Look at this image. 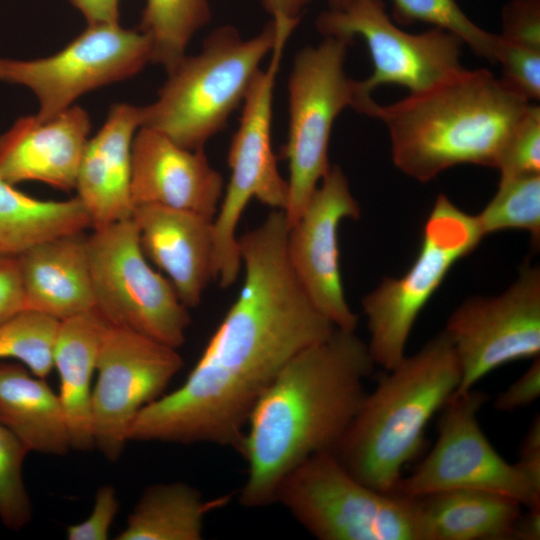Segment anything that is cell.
<instances>
[{
  "label": "cell",
  "mask_w": 540,
  "mask_h": 540,
  "mask_svg": "<svg viewBox=\"0 0 540 540\" xmlns=\"http://www.w3.org/2000/svg\"><path fill=\"white\" fill-rule=\"evenodd\" d=\"M288 223L273 209L238 238L241 291L184 383L144 406L129 441L209 443L239 451L249 416L281 368L328 338L334 324L312 303L287 257Z\"/></svg>",
  "instance_id": "cell-1"
},
{
  "label": "cell",
  "mask_w": 540,
  "mask_h": 540,
  "mask_svg": "<svg viewBox=\"0 0 540 540\" xmlns=\"http://www.w3.org/2000/svg\"><path fill=\"white\" fill-rule=\"evenodd\" d=\"M374 366L354 331L335 328L281 368L256 402L239 448L247 463L242 505L275 503L294 469L334 449L365 398Z\"/></svg>",
  "instance_id": "cell-2"
},
{
  "label": "cell",
  "mask_w": 540,
  "mask_h": 540,
  "mask_svg": "<svg viewBox=\"0 0 540 540\" xmlns=\"http://www.w3.org/2000/svg\"><path fill=\"white\" fill-rule=\"evenodd\" d=\"M530 102L486 69H462L371 117L388 130L394 165L420 182L459 164L496 168L501 149Z\"/></svg>",
  "instance_id": "cell-3"
},
{
  "label": "cell",
  "mask_w": 540,
  "mask_h": 540,
  "mask_svg": "<svg viewBox=\"0 0 540 540\" xmlns=\"http://www.w3.org/2000/svg\"><path fill=\"white\" fill-rule=\"evenodd\" d=\"M387 372L331 452L359 481L394 493L403 468L422 449L429 421L457 391L461 370L441 331Z\"/></svg>",
  "instance_id": "cell-4"
},
{
  "label": "cell",
  "mask_w": 540,
  "mask_h": 540,
  "mask_svg": "<svg viewBox=\"0 0 540 540\" xmlns=\"http://www.w3.org/2000/svg\"><path fill=\"white\" fill-rule=\"evenodd\" d=\"M279 29V18H271L250 38H243L232 25L214 29L200 52L186 54L166 72L156 99L141 106V127L158 131L184 148L204 149L243 104Z\"/></svg>",
  "instance_id": "cell-5"
},
{
  "label": "cell",
  "mask_w": 540,
  "mask_h": 540,
  "mask_svg": "<svg viewBox=\"0 0 540 540\" xmlns=\"http://www.w3.org/2000/svg\"><path fill=\"white\" fill-rule=\"evenodd\" d=\"M275 503L320 540H422L414 497L367 486L332 452L315 454L294 469Z\"/></svg>",
  "instance_id": "cell-6"
},
{
  "label": "cell",
  "mask_w": 540,
  "mask_h": 540,
  "mask_svg": "<svg viewBox=\"0 0 540 540\" xmlns=\"http://www.w3.org/2000/svg\"><path fill=\"white\" fill-rule=\"evenodd\" d=\"M298 22L281 20L270 62L261 69L242 104L239 126L228 150L230 179L213 220V279L222 288L236 281L242 262L237 226L252 199L284 210L288 184L272 147L273 95L283 51Z\"/></svg>",
  "instance_id": "cell-7"
},
{
  "label": "cell",
  "mask_w": 540,
  "mask_h": 540,
  "mask_svg": "<svg viewBox=\"0 0 540 540\" xmlns=\"http://www.w3.org/2000/svg\"><path fill=\"white\" fill-rule=\"evenodd\" d=\"M351 43L323 37L320 43L300 49L293 59L287 82L288 133L282 150L289 168L283 210L289 228L331 167L328 148L336 118L345 108H356V80L345 70Z\"/></svg>",
  "instance_id": "cell-8"
},
{
  "label": "cell",
  "mask_w": 540,
  "mask_h": 540,
  "mask_svg": "<svg viewBox=\"0 0 540 540\" xmlns=\"http://www.w3.org/2000/svg\"><path fill=\"white\" fill-rule=\"evenodd\" d=\"M475 216L438 195L424 223L417 257L404 275L386 277L362 299L375 363L386 371L405 356L413 325L453 265L480 243Z\"/></svg>",
  "instance_id": "cell-9"
},
{
  "label": "cell",
  "mask_w": 540,
  "mask_h": 540,
  "mask_svg": "<svg viewBox=\"0 0 540 540\" xmlns=\"http://www.w3.org/2000/svg\"><path fill=\"white\" fill-rule=\"evenodd\" d=\"M96 311L113 327L178 349L191 322L167 277L144 255L134 221L93 229L87 237Z\"/></svg>",
  "instance_id": "cell-10"
},
{
  "label": "cell",
  "mask_w": 540,
  "mask_h": 540,
  "mask_svg": "<svg viewBox=\"0 0 540 540\" xmlns=\"http://www.w3.org/2000/svg\"><path fill=\"white\" fill-rule=\"evenodd\" d=\"M315 25L323 37L364 39L373 72L355 82V111L367 116L376 103L372 92L381 85H400L414 94L464 69L460 61L464 43L459 37L435 27L419 34L405 32L393 23L382 0H355L341 10L328 9L318 15Z\"/></svg>",
  "instance_id": "cell-11"
},
{
  "label": "cell",
  "mask_w": 540,
  "mask_h": 540,
  "mask_svg": "<svg viewBox=\"0 0 540 540\" xmlns=\"http://www.w3.org/2000/svg\"><path fill=\"white\" fill-rule=\"evenodd\" d=\"M486 394L471 389L454 394L443 407L436 442L426 457L398 481L394 493L418 497L472 489L500 494L526 508L540 507V486L507 462L483 433L477 414Z\"/></svg>",
  "instance_id": "cell-12"
},
{
  "label": "cell",
  "mask_w": 540,
  "mask_h": 540,
  "mask_svg": "<svg viewBox=\"0 0 540 540\" xmlns=\"http://www.w3.org/2000/svg\"><path fill=\"white\" fill-rule=\"evenodd\" d=\"M149 39L138 28L88 25L60 51L44 58L0 57V81L29 88L41 120L50 119L97 88L131 78L151 62Z\"/></svg>",
  "instance_id": "cell-13"
},
{
  "label": "cell",
  "mask_w": 540,
  "mask_h": 540,
  "mask_svg": "<svg viewBox=\"0 0 540 540\" xmlns=\"http://www.w3.org/2000/svg\"><path fill=\"white\" fill-rule=\"evenodd\" d=\"M182 367L177 349L109 325L98 353L91 396L94 445L108 460L121 456L137 414L164 394Z\"/></svg>",
  "instance_id": "cell-14"
},
{
  "label": "cell",
  "mask_w": 540,
  "mask_h": 540,
  "mask_svg": "<svg viewBox=\"0 0 540 540\" xmlns=\"http://www.w3.org/2000/svg\"><path fill=\"white\" fill-rule=\"evenodd\" d=\"M461 370L462 394L498 367L540 354V270L528 265L496 297H473L449 316L443 330Z\"/></svg>",
  "instance_id": "cell-15"
},
{
  "label": "cell",
  "mask_w": 540,
  "mask_h": 540,
  "mask_svg": "<svg viewBox=\"0 0 540 540\" xmlns=\"http://www.w3.org/2000/svg\"><path fill=\"white\" fill-rule=\"evenodd\" d=\"M360 214L346 175L333 165L288 229L286 242L289 264L312 303L336 328L347 331L355 330L358 318L345 298L338 228L345 218Z\"/></svg>",
  "instance_id": "cell-16"
},
{
  "label": "cell",
  "mask_w": 540,
  "mask_h": 540,
  "mask_svg": "<svg viewBox=\"0 0 540 540\" xmlns=\"http://www.w3.org/2000/svg\"><path fill=\"white\" fill-rule=\"evenodd\" d=\"M224 190L223 177L204 149L184 148L150 128L137 130L132 143L133 209L153 204L214 220Z\"/></svg>",
  "instance_id": "cell-17"
},
{
  "label": "cell",
  "mask_w": 540,
  "mask_h": 540,
  "mask_svg": "<svg viewBox=\"0 0 540 540\" xmlns=\"http://www.w3.org/2000/svg\"><path fill=\"white\" fill-rule=\"evenodd\" d=\"M90 129L88 113L75 105L47 120L36 115L18 118L0 135V180L75 189Z\"/></svg>",
  "instance_id": "cell-18"
},
{
  "label": "cell",
  "mask_w": 540,
  "mask_h": 540,
  "mask_svg": "<svg viewBox=\"0 0 540 540\" xmlns=\"http://www.w3.org/2000/svg\"><path fill=\"white\" fill-rule=\"evenodd\" d=\"M141 249L175 288L181 302L196 307L213 279V220L160 205L133 209Z\"/></svg>",
  "instance_id": "cell-19"
},
{
  "label": "cell",
  "mask_w": 540,
  "mask_h": 540,
  "mask_svg": "<svg viewBox=\"0 0 540 540\" xmlns=\"http://www.w3.org/2000/svg\"><path fill=\"white\" fill-rule=\"evenodd\" d=\"M141 124L140 106L114 104L86 143L75 190L93 229L131 218L132 143Z\"/></svg>",
  "instance_id": "cell-20"
},
{
  "label": "cell",
  "mask_w": 540,
  "mask_h": 540,
  "mask_svg": "<svg viewBox=\"0 0 540 540\" xmlns=\"http://www.w3.org/2000/svg\"><path fill=\"white\" fill-rule=\"evenodd\" d=\"M17 257L26 309L59 321L96 309L83 233L43 243Z\"/></svg>",
  "instance_id": "cell-21"
},
{
  "label": "cell",
  "mask_w": 540,
  "mask_h": 540,
  "mask_svg": "<svg viewBox=\"0 0 540 540\" xmlns=\"http://www.w3.org/2000/svg\"><path fill=\"white\" fill-rule=\"evenodd\" d=\"M108 323L96 311L59 322L53 362L60 378L59 398L63 407L71 448L87 451L95 447L91 396L92 377Z\"/></svg>",
  "instance_id": "cell-22"
},
{
  "label": "cell",
  "mask_w": 540,
  "mask_h": 540,
  "mask_svg": "<svg viewBox=\"0 0 540 540\" xmlns=\"http://www.w3.org/2000/svg\"><path fill=\"white\" fill-rule=\"evenodd\" d=\"M414 498L422 540H513L524 507L512 498L472 489Z\"/></svg>",
  "instance_id": "cell-23"
},
{
  "label": "cell",
  "mask_w": 540,
  "mask_h": 540,
  "mask_svg": "<svg viewBox=\"0 0 540 540\" xmlns=\"http://www.w3.org/2000/svg\"><path fill=\"white\" fill-rule=\"evenodd\" d=\"M0 423L29 452L62 456L71 448L59 395L24 365L0 362Z\"/></svg>",
  "instance_id": "cell-24"
},
{
  "label": "cell",
  "mask_w": 540,
  "mask_h": 540,
  "mask_svg": "<svg viewBox=\"0 0 540 540\" xmlns=\"http://www.w3.org/2000/svg\"><path fill=\"white\" fill-rule=\"evenodd\" d=\"M91 227L80 199L40 200L0 180V255L19 256L43 243Z\"/></svg>",
  "instance_id": "cell-25"
},
{
  "label": "cell",
  "mask_w": 540,
  "mask_h": 540,
  "mask_svg": "<svg viewBox=\"0 0 540 540\" xmlns=\"http://www.w3.org/2000/svg\"><path fill=\"white\" fill-rule=\"evenodd\" d=\"M229 495L204 499L184 482L145 489L117 540H199L206 515L226 505Z\"/></svg>",
  "instance_id": "cell-26"
},
{
  "label": "cell",
  "mask_w": 540,
  "mask_h": 540,
  "mask_svg": "<svg viewBox=\"0 0 540 540\" xmlns=\"http://www.w3.org/2000/svg\"><path fill=\"white\" fill-rule=\"evenodd\" d=\"M211 20L209 0H146L138 29L151 44V62L165 71L185 55L194 35Z\"/></svg>",
  "instance_id": "cell-27"
},
{
  "label": "cell",
  "mask_w": 540,
  "mask_h": 540,
  "mask_svg": "<svg viewBox=\"0 0 540 540\" xmlns=\"http://www.w3.org/2000/svg\"><path fill=\"white\" fill-rule=\"evenodd\" d=\"M483 237L507 229H522L540 239V174L500 177L498 190L475 216Z\"/></svg>",
  "instance_id": "cell-28"
},
{
  "label": "cell",
  "mask_w": 540,
  "mask_h": 540,
  "mask_svg": "<svg viewBox=\"0 0 540 540\" xmlns=\"http://www.w3.org/2000/svg\"><path fill=\"white\" fill-rule=\"evenodd\" d=\"M59 320L24 309L0 323V360L20 361L33 375L45 378L52 368Z\"/></svg>",
  "instance_id": "cell-29"
},
{
  "label": "cell",
  "mask_w": 540,
  "mask_h": 540,
  "mask_svg": "<svg viewBox=\"0 0 540 540\" xmlns=\"http://www.w3.org/2000/svg\"><path fill=\"white\" fill-rule=\"evenodd\" d=\"M398 23L425 22L459 37L475 54L496 62L498 34L476 25L456 0H391Z\"/></svg>",
  "instance_id": "cell-30"
},
{
  "label": "cell",
  "mask_w": 540,
  "mask_h": 540,
  "mask_svg": "<svg viewBox=\"0 0 540 540\" xmlns=\"http://www.w3.org/2000/svg\"><path fill=\"white\" fill-rule=\"evenodd\" d=\"M24 444L0 423V520L10 530L24 528L32 518V504L23 481Z\"/></svg>",
  "instance_id": "cell-31"
},
{
  "label": "cell",
  "mask_w": 540,
  "mask_h": 540,
  "mask_svg": "<svg viewBox=\"0 0 540 540\" xmlns=\"http://www.w3.org/2000/svg\"><path fill=\"white\" fill-rule=\"evenodd\" d=\"M496 168L501 177L540 174V107L529 104L510 131Z\"/></svg>",
  "instance_id": "cell-32"
},
{
  "label": "cell",
  "mask_w": 540,
  "mask_h": 540,
  "mask_svg": "<svg viewBox=\"0 0 540 540\" xmlns=\"http://www.w3.org/2000/svg\"><path fill=\"white\" fill-rule=\"evenodd\" d=\"M496 62L500 63V81L528 102L540 99V50L503 41L500 36Z\"/></svg>",
  "instance_id": "cell-33"
},
{
  "label": "cell",
  "mask_w": 540,
  "mask_h": 540,
  "mask_svg": "<svg viewBox=\"0 0 540 540\" xmlns=\"http://www.w3.org/2000/svg\"><path fill=\"white\" fill-rule=\"evenodd\" d=\"M500 38L540 50V0H510L502 9Z\"/></svg>",
  "instance_id": "cell-34"
},
{
  "label": "cell",
  "mask_w": 540,
  "mask_h": 540,
  "mask_svg": "<svg viewBox=\"0 0 540 540\" xmlns=\"http://www.w3.org/2000/svg\"><path fill=\"white\" fill-rule=\"evenodd\" d=\"M119 510L116 490L110 485L101 486L95 495L91 514L82 522L67 527L69 540H106L111 524Z\"/></svg>",
  "instance_id": "cell-35"
},
{
  "label": "cell",
  "mask_w": 540,
  "mask_h": 540,
  "mask_svg": "<svg viewBox=\"0 0 540 540\" xmlns=\"http://www.w3.org/2000/svg\"><path fill=\"white\" fill-rule=\"evenodd\" d=\"M24 309L18 257L0 255V323Z\"/></svg>",
  "instance_id": "cell-36"
},
{
  "label": "cell",
  "mask_w": 540,
  "mask_h": 540,
  "mask_svg": "<svg viewBox=\"0 0 540 540\" xmlns=\"http://www.w3.org/2000/svg\"><path fill=\"white\" fill-rule=\"evenodd\" d=\"M540 395V358H534L530 367L494 402L495 409L511 412L535 402Z\"/></svg>",
  "instance_id": "cell-37"
},
{
  "label": "cell",
  "mask_w": 540,
  "mask_h": 540,
  "mask_svg": "<svg viewBox=\"0 0 540 540\" xmlns=\"http://www.w3.org/2000/svg\"><path fill=\"white\" fill-rule=\"evenodd\" d=\"M516 465L535 484L540 486V417L532 420L520 445L519 460Z\"/></svg>",
  "instance_id": "cell-38"
},
{
  "label": "cell",
  "mask_w": 540,
  "mask_h": 540,
  "mask_svg": "<svg viewBox=\"0 0 540 540\" xmlns=\"http://www.w3.org/2000/svg\"><path fill=\"white\" fill-rule=\"evenodd\" d=\"M88 25L118 24L119 0H70Z\"/></svg>",
  "instance_id": "cell-39"
},
{
  "label": "cell",
  "mask_w": 540,
  "mask_h": 540,
  "mask_svg": "<svg viewBox=\"0 0 540 540\" xmlns=\"http://www.w3.org/2000/svg\"><path fill=\"white\" fill-rule=\"evenodd\" d=\"M516 521L513 540H539L540 539V507L527 508Z\"/></svg>",
  "instance_id": "cell-40"
},
{
  "label": "cell",
  "mask_w": 540,
  "mask_h": 540,
  "mask_svg": "<svg viewBox=\"0 0 540 540\" xmlns=\"http://www.w3.org/2000/svg\"><path fill=\"white\" fill-rule=\"evenodd\" d=\"M312 0H261L271 18L300 19Z\"/></svg>",
  "instance_id": "cell-41"
},
{
  "label": "cell",
  "mask_w": 540,
  "mask_h": 540,
  "mask_svg": "<svg viewBox=\"0 0 540 540\" xmlns=\"http://www.w3.org/2000/svg\"><path fill=\"white\" fill-rule=\"evenodd\" d=\"M329 9L331 10H341L348 7L355 0H327Z\"/></svg>",
  "instance_id": "cell-42"
}]
</instances>
